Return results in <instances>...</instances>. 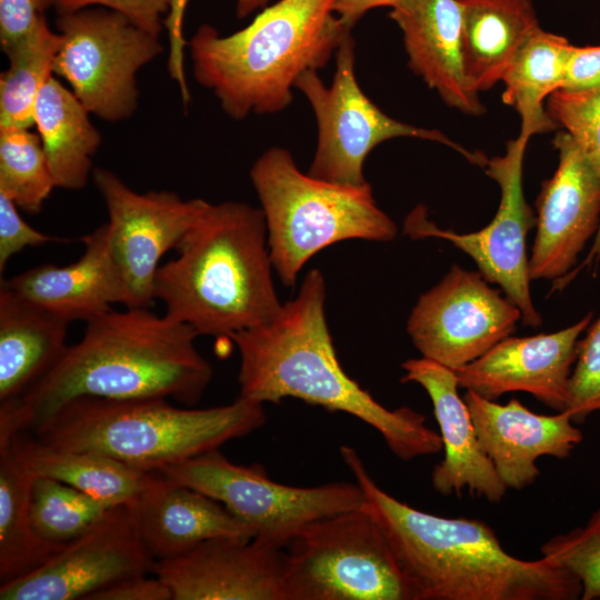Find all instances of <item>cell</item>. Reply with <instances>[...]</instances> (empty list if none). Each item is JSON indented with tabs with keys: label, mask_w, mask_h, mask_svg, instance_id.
<instances>
[{
	"label": "cell",
	"mask_w": 600,
	"mask_h": 600,
	"mask_svg": "<svg viewBox=\"0 0 600 600\" xmlns=\"http://www.w3.org/2000/svg\"><path fill=\"white\" fill-rule=\"evenodd\" d=\"M188 324L149 308L110 309L21 399L0 404V434L30 432L79 397L166 398L194 406L213 370Z\"/></svg>",
	"instance_id": "1"
},
{
	"label": "cell",
	"mask_w": 600,
	"mask_h": 600,
	"mask_svg": "<svg viewBox=\"0 0 600 600\" xmlns=\"http://www.w3.org/2000/svg\"><path fill=\"white\" fill-rule=\"evenodd\" d=\"M326 296L323 274L312 269L271 320L230 337L240 354L239 397L261 404L294 398L346 412L376 429L404 461L440 452L441 436L422 413L386 408L343 370L327 323Z\"/></svg>",
	"instance_id": "2"
},
{
	"label": "cell",
	"mask_w": 600,
	"mask_h": 600,
	"mask_svg": "<svg viewBox=\"0 0 600 600\" xmlns=\"http://www.w3.org/2000/svg\"><path fill=\"white\" fill-rule=\"evenodd\" d=\"M364 497L363 507L384 532L414 600H578L577 577L541 557L510 554L493 529L469 518L418 510L383 491L358 452L340 447Z\"/></svg>",
	"instance_id": "3"
},
{
	"label": "cell",
	"mask_w": 600,
	"mask_h": 600,
	"mask_svg": "<svg viewBox=\"0 0 600 600\" xmlns=\"http://www.w3.org/2000/svg\"><path fill=\"white\" fill-rule=\"evenodd\" d=\"M174 250L176 258L157 271L154 300L199 336L230 338L280 310L260 208L209 202Z\"/></svg>",
	"instance_id": "4"
},
{
	"label": "cell",
	"mask_w": 600,
	"mask_h": 600,
	"mask_svg": "<svg viewBox=\"0 0 600 600\" xmlns=\"http://www.w3.org/2000/svg\"><path fill=\"white\" fill-rule=\"evenodd\" d=\"M333 2L279 0L229 36L201 24L188 42L194 79L234 120L283 111L298 78L322 69L351 32Z\"/></svg>",
	"instance_id": "5"
},
{
	"label": "cell",
	"mask_w": 600,
	"mask_h": 600,
	"mask_svg": "<svg viewBox=\"0 0 600 600\" xmlns=\"http://www.w3.org/2000/svg\"><path fill=\"white\" fill-rule=\"evenodd\" d=\"M263 404L238 397L219 407L178 408L166 398L79 397L32 431L42 443L104 454L146 470L243 438L266 422Z\"/></svg>",
	"instance_id": "6"
},
{
	"label": "cell",
	"mask_w": 600,
	"mask_h": 600,
	"mask_svg": "<svg viewBox=\"0 0 600 600\" xmlns=\"http://www.w3.org/2000/svg\"><path fill=\"white\" fill-rule=\"evenodd\" d=\"M250 179L264 216L273 270L293 287L306 262L343 240H393L398 227L372 188L340 186L303 173L284 148L271 147L252 164Z\"/></svg>",
	"instance_id": "7"
},
{
	"label": "cell",
	"mask_w": 600,
	"mask_h": 600,
	"mask_svg": "<svg viewBox=\"0 0 600 600\" xmlns=\"http://www.w3.org/2000/svg\"><path fill=\"white\" fill-rule=\"evenodd\" d=\"M284 600H414L381 527L364 507L303 527L284 548Z\"/></svg>",
	"instance_id": "8"
},
{
	"label": "cell",
	"mask_w": 600,
	"mask_h": 600,
	"mask_svg": "<svg viewBox=\"0 0 600 600\" xmlns=\"http://www.w3.org/2000/svg\"><path fill=\"white\" fill-rule=\"evenodd\" d=\"M170 481L221 502L254 532V539L284 549L307 524L363 507L358 483L292 487L270 479L263 466L236 464L219 449L158 469Z\"/></svg>",
	"instance_id": "9"
},
{
	"label": "cell",
	"mask_w": 600,
	"mask_h": 600,
	"mask_svg": "<svg viewBox=\"0 0 600 600\" xmlns=\"http://www.w3.org/2000/svg\"><path fill=\"white\" fill-rule=\"evenodd\" d=\"M354 40L349 32L336 52V72L326 86L318 71L303 72L294 83L310 103L318 127L316 152L308 173L349 187L368 184L363 164L381 142L400 137L443 143L469 161L484 166L487 158L454 143L438 130L418 128L386 114L362 91L356 77Z\"/></svg>",
	"instance_id": "10"
},
{
	"label": "cell",
	"mask_w": 600,
	"mask_h": 600,
	"mask_svg": "<svg viewBox=\"0 0 600 600\" xmlns=\"http://www.w3.org/2000/svg\"><path fill=\"white\" fill-rule=\"evenodd\" d=\"M61 42L52 73L64 79L90 114L118 122L138 107V71L162 52L159 37L107 8L57 13Z\"/></svg>",
	"instance_id": "11"
},
{
	"label": "cell",
	"mask_w": 600,
	"mask_h": 600,
	"mask_svg": "<svg viewBox=\"0 0 600 600\" xmlns=\"http://www.w3.org/2000/svg\"><path fill=\"white\" fill-rule=\"evenodd\" d=\"M528 140L520 133L507 143L503 156L488 159L483 166L501 191L498 211L488 226L469 233L441 229L419 206L406 218L403 232L412 239L440 238L451 242L474 261L488 282L498 284L518 306L524 326L538 328L542 317L531 298L527 256V236L537 224V214L524 198L522 184Z\"/></svg>",
	"instance_id": "12"
},
{
	"label": "cell",
	"mask_w": 600,
	"mask_h": 600,
	"mask_svg": "<svg viewBox=\"0 0 600 600\" xmlns=\"http://www.w3.org/2000/svg\"><path fill=\"white\" fill-rule=\"evenodd\" d=\"M521 311L479 272L452 264L422 293L407 320V332L423 358L457 370L510 337Z\"/></svg>",
	"instance_id": "13"
},
{
	"label": "cell",
	"mask_w": 600,
	"mask_h": 600,
	"mask_svg": "<svg viewBox=\"0 0 600 600\" xmlns=\"http://www.w3.org/2000/svg\"><path fill=\"white\" fill-rule=\"evenodd\" d=\"M92 176L107 208L108 243L126 288V308H149L161 258L176 249L209 202L167 190L137 192L102 168Z\"/></svg>",
	"instance_id": "14"
},
{
	"label": "cell",
	"mask_w": 600,
	"mask_h": 600,
	"mask_svg": "<svg viewBox=\"0 0 600 600\" xmlns=\"http://www.w3.org/2000/svg\"><path fill=\"white\" fill-rule=\"evenodd\" d=\"M154 563L130 506L119 504L38 568L0 584V600H89L120 580L152 573Z\"/></svg>",
	"instance_id": "15"
},
{
	"label": "cell",
	"mask_w": 600,
	"mask_h": 600,
	"mask_svg": "<svg viewBox=\"0 0 600 600\" xmlns=\"http://www.w3.org/2000/svg\"><path fill=\"white\" fill-rule=\"evenodd\" d=\"M553 146L559 162L536 201L537 233L529 258L532 280H566L600 227V177L566 131Z\"/></svg>",
	"instance_id": "16"
},
{
	"label": "cell",
	"mask_w": 600,
	"mask_h": 600,
	"mask_svg": "<svg viewBox=\"0 0 600 600\" xmlns=\"http://www.w3.org/2000/svg\"><path fill=\"white\" fill-rule=\"evenodd\" d=\"M283 569L284 549L254 538L218 537L156 561L152 573L172 600H284Z\"/></svg>",
	"instance_id": "17"
},
{
	"label": "cell",
	"mask_w": 600,
	"mask_h": 600,
	"mask_svg": "<svg viewBox=\"0 0 600 600\" xmlns=\"http://www.w3.org/2000/svg\"><path fill=\"white\" fill-rule=\"evenodd\" d=\"M591 320L589 312L574 324L552 333L501 340L480 358L454 370L459 387L488 400L509 392H527L544 406L564 411L578 342Z\"/></svg>",
	"instance_id": "18"
},
{
	"label": "cell",
	"mask_w": 600,
	"mask_h": 600,
	"mask_svg": "<svg viewBox=\"0 0 600 600\" xmlns=\"http://www.w3.org/2000/svg\"><path fill=\"white\" fill-rule=\"evenodd\" d=\"M463 399L479 443L508 489L531 486L540 474V457L566 459L583 439L566 411L538 414L516 398L500 404L471 390Z\"/></svg>",
	"instance_id": "19"
},
{
	"label": "cell",
	"mask_w": 600,
	"mask_h": 600,
	"mask_svg": "<svg viewBox=\"0 0 600 600\" xmlns=\"http://www.w3.org/2000/svg\"><path fill=\"white\" fill-rule=\"evenodd\" d=\"M401 368L402 382L418 383L428 393L439 424L444 457L432 470L433 489L457 497L467 489L489 502L501 501L508 488L479 443L468 406L458 393L456 371L423 357L408 359Z\"/></svg>",
	"instance_id": "20"
},
{
	"label": "cell",
	"mask_w": 600,
	"mask_h": 600,
	"mask_svg": "<svg viewBox=\"0 0 600 600\" xmlns=\"http://www.w3.org/2000/svg\"><path fill=\"white\" fill-rule=\"evenodd\" d=\"M82 242L84 249L77 261L39 264L1 279L0 284L70 322H87L114 303L126 307L127 292L109 248L107 224L84 236Z\"/></svg>",
	"instance_id": "21"
},
{
	"label": "cell",
	"mask_w": 600,
	"mask_h": 600,
	"mask_svg": "<svg viewBox=\"0 0 600 600\" xmlns=\"http://www.w3.org/2000/svg\"><path fill=\"white\" fill-rule=\"evenodd\" d=\"M389 16L402 31L410 69L449 107L482 114L464 70L459 0H403Z\"/></svg>",
	"instance_id": "22"
},
{
	"label": "cell",
	"mask_w": 600,
	"mask_h": 600,
	"mask_svg": "<svg viewBox=\"0 0 600 600\" xmlns=\"http://www.w3.org/2000/svg\"><path fill=\"white\" fill-rule=\"evenodd\" d=\"M129 506L141 540L156 561L180 556L212 538H254L253 530L221 502L162 473Z\"/></svg>",
	"instance_id": "23"
},
{
	"label": "cell",
	"mask_w": 600,
	"mask_h": 600,
	"mask_svg": "<svg viewBox=\"0 0 600 600\" xmlns=\"http://www.w3.org/2000/svg\"><path fill=\"white\" fill-rule=\"evenodd\" d=\"M69 324L0 284V404L21 399L57 364Z\"/></svg>",
	"instance_id": "24"
},
{
	"label": "cell",
	"mask_w": 600,
	"mask_h": 600,
	"mask_svg": "<svg viewBox=\"0 0 600 600\" xmlns=\"http://www.w3.org/2000/svg\"><path fill=\"white\" fill-rule=\"evenodd\" d=\"M7 439L30 473L69 484L109 508L133 502L161 477L158 470L138 468L104 454L53 448L28 432Z\"/></svg>",
	"instance_id": "25"
},
{
	"label": "cell",
	"mask_w": 600,
	"mask_h": 600,
	"mask_svg": "<svg viewBox=\"0 0 600 600\" xmlns=\"http://www.w3.org/2000/svg\"><path fill=\"white\" fill-rule=\"evenodd\" d=\"M464 70L479 93L501 81L512 58L540 26L531 0H459Z\"/></svg>",
	"instance_id": "26"
},
{
	"label": "cell",
	"mask_w": 600,
	"mask_h": 600,
	"mask_svg": "<svg viewBox=\"0 0 600 600\" xmlns=\"http://www.w3.org/2000/svg\"><path fill=\"white\" fill-rule=\"evenodd\" d=\"M89 114L71 89L53 74L37 97L33 122L56 188L80 190L88 183L92 157L101 143Z\"/></svg>",
	"instance_id": "27"
},
{
	"label": "cell",
	"mask_w": 600,
	"mask_h": 600,
	"mask_svg": "<svg viewBox=\"0 0 600 600\" xmlns=\"http://www.w3.org/2000/svg\"><path fill=\"white\" fill-rule=\"evenodd\" d=\"M571 48L567 38L539 27L522 43L504 71L502 101L519 113L521 134L530 138L558 127L543 102L561 89Z\"/></svg>",
	"instance_id": "28"
},
{
	"label": "cell",
	"mask_w": 600,
	"mask_h": 600,
	"mask_svg": "<svg viewBox=\"0 0 600 600\" xmlns=\"http://www.w3.org/2000/svg\"><path fill=\"white\" fill-rule=\"evenodd\" d=\"M33 474L17 458L10 439L0 440V584L42 564L62 547L42 541L30 519Z\"/></svg>",
	"instance_id": "29"
},
{
	"label": "cell",
	"mask_w": 600,
	"mask_h": 600,
	"mask_svg": "<svg viewBox=\"0 0 600 600\" xmlns=\"http://www.w3.org/2000/svg\"><path fill=\"white\" fill-rule=\"evenodd\" d=\"M43 17L24 37L4 49L9 67L0 76V128H31L37 97L53 74L52 64L60 47Z\"/></svg>",
	"instance_id": "30"
},
{
	"label": "cell",
	"mask_w": 600,
	"mask_h": 600,
	"mask_svg": "<svg viewBox=\"0 0 600 600\" xmlns=\"http://www.w3.org/2000/svg\"><path fill=\"white\" fill-rule=\"evenodd\" d=\"M110 508L78 489L43 476H33L30 519L44 542L62 547L90 530Z\"/></svg>",
	"instance_id": "31"
},
{
	"label": "cell",
	"mask_w": 600,
	"mask_h": 600,
	"mask_svg": "<svg viewBox=\"0 0 600 600\" xmlns=\"http://www.w3.org/2000/svg\"><path fill=\"white\" fill-rule=\"evenodd\" d=\"M56 183L38 133L0 128V194L27 213H38Z\"/></svg>",
	"instance_id": "32"
},
{
	"label": "cell",
	"mask_w": 600,
	"mask_h": 600,
	"mask_svg": "<svg viewBox=\"0 0 600 600\" xmlns=\"http://www.w3.org/2000/svg\"><path fill=\"white\" fill-rule=\"evenodd\" d=\"M547 112L564 129L600 177V87L586 91L557 90L547 99ZM600 264V227L581 268Z\"/></svg>",
	"instance_id": "33"
},
{
	"label": "cell",
	"mask_w": 600,
	"mask_h": 600,
	"mask_svg": "<svg viewBox=\"0 0 600 600\" xmlns=\"http://www.w3.org/2000/svg\"><path fill=\"white\" fill-rule=\"evenodd\" d=\"M540 552L578 578L582 600L600 599V508L583 526L547 540Z\"/></svg>",
	"instance_id": "34"
},
{
	"label": "cell",
	"mask_w": 600,
	"mask_h": 600,
	"mask_svg": "<svg viewBox=\"0 0 600 600\" xmlns=\"http://www.w3.org/2000/svg\"><path fill=\"white\" fill-rule=\"evenodd\" d=\"M564 411L576 424L600 412V316L589 324L586 336L579 339Z\"/></svg>",
	"instance_id": "35"
},
{
	"label": "cell",
	"mask_w": 600,
	"mask_h": 600,
	"mask_svg": "<svg viewBox=\"0 0 600 600\" xmlns=\"http://www.w3.org/2000/svg\"><path fill=\"white\" fill-rule=\"evenodd\" d=\"M92 6L117 11L146 32L159 37L169 12L170 0H56L57 13L72 12Z\"/></svg>",
	"instance_id": "36"
},
{
	"label": "cell",
	"mask_w": 600,
	"mask_h": 600,
	"mask_svg": "<svg viewBox=\"0 0 600 600\" xmlns=\"http://www.w3.org/2000/svg\"><path fill=\"white\" fill-rule=\"evenodd\" d=\"M18 207L0 194V272L3 273L9 260L28 247H39L48 242L68 239L46 234L28 224Z\"/></svg>",
	"instance_id": "37"
},
{
	"label": "cell",
	"mask_w": 600,
	"mask_h": 600,
	"mask_svg": "<svg viewBox=\"0 0 600 600\" xmlns=\"http://www.w3.org/2000/svg\"><path fill=\"white\" fill-rule=\"evenodd\" d=\"M56 0H0L2 51L28 34Z\"/></svg>",
	"instance_id": "38"
},
{
	"label": "cell",
	"mask_w": 600,
	"mask_h": 600,
	"mask_svg": "<svg viewBox=\"0 0 600 600\" xmlns=\"http://www.w3.org/2000/svg\"><path fill=\"white\" fill-rule=\"evenodd\" d=\"M188 2L189 0H170L169 12L163 21L169 39L168 71L179 87L184 106L191 100L184 71V49L188 42L183 36V22Z\"/></svg>",
	"instance_id": "39"
},
{
	"label": "cell",
	"mask_w": 600,
	"mask_h": 600,
	"mask_svg": "<svg viewBox=\"0 0 600 600\" xmlns=\"http://www.w3.org/2000/svg\"><path fill=\"white\" fill-rule=\"evenodd\" d=\"M600 87V46H572L561 89L586 91Z\"/></svg>",
	"instance_id": "40"
},
{
	"label": "cell",
	"mask_w": 600,
	"mask_h": 600,
	"mask_svg": "<svg viewBox=\"0 0 600 600\" xmlns=\"http://www.w3.org/2000/svg\"><path fill=\"white\" fill-rule=\"evenodd\" d=\"M140 574L120 580L92 594L89 600H172L171 592L158 578Z\"/></svg>",
	"instance_id": "41"
},
{
	"label": "cell",
	"mask_w": 600,
	"mask_h": 600,
	"mask_svg": "<svg viewBox=\"0 0 600 600\" xmlns=\"http://www.w3.org/2000/svg\"><path fill=\"white\" fill-rule=\"evenodd\" d=\"M403 0H334L333 12L340 22L352 29L356 22L369 10L378 7L394 8Z\"/></svg>",
	"instance_id": "42"
},
{
	"label": "cell",
	"mask_w": 600,
	"mask_h": 600,
	"mask_svg": "<svg viewBox=\"0 0 600 600\" xmlns=\"http://www.w3.org/2000/svg\"><path fill=\"white\" fill-rule=\"evenodd\" d=\"M270 0H236V13L239 18L249 16L254 10L264 7Z\"/></svg>",
	"instance_id": "43"
}]
</instances>
